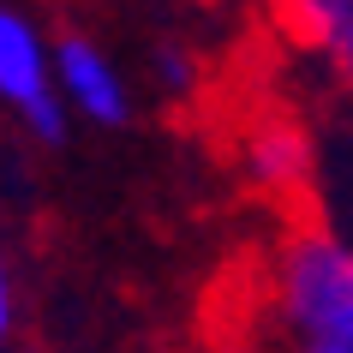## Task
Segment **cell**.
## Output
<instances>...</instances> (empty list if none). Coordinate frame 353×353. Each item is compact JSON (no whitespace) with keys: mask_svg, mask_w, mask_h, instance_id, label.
<instances>
[{"mask_svg":"<svg viewBox=\"0 0 353 353\" xmlns=\"http://www.w3.org/2000/svg\"><path fill=\"white\" fill-rule=\"evenodd\" d=\"M270 299L299 347L305 341L353 347V245H341L317 222H294L270 252Z\"/></svg>","mask_w":353,"mask_h":353,"instance_id":"6da1fadb","label":"cell"},{"mask_svg":"<svg viewBox=\"0 0 353 353\" xmlns=\"http://www.w3.org/2000/svg\"><path fill=\"white\" fill-rule=\"evenodd\" d=\"M0 102L30 126V138L42 144L66 138L72 108L54 84V42H42V30L12 6H0Z\"/></svg>","mask_w":353,"mask_h":353,"instance_id":"7a4b0ae2","label":"cell"},{"mask_svg":"<svg viewBox=\"0 0 353 353\" xmlns=\"http://www.w3.org/2000/svg\"><path fill=\"white\" fill-rule=\"evenodd\" d=\"M234 156H240V174L270 204H299L312 192V138H305V126L294 114L270 108L258 120H245Z\"/></svg>","mask_w":353,"mask_h":353,"instance_id":"3957f363","label":"cell"},{"mask_svg":"<svg viewBox=\"0 0 353 353\" xmlns=\"http://www.w3.org/2000/svg\"><path fill=\"white\" fill-rule=\"evenodd\" d=\"M54 84L66 96V108L78 120H90V126H120L132 114L126 78L114 72V60L90 37H60L54 42Z\"/></svg>","mask_w":353,"mask_h":353,"instance_id":"277c9868","label":"cell"},{"mask_svg":"<svg viewBox=\"0 0 353 353\" xmlns=\"http://www.w3.org/2000/svg\"><path fill=\"white\" fill-rule=\"evenodd\" d=\"M276 24L335 66L353 90V0H276Z\"/></svg>","mask_w":353,"mask_h":353,"instance_id":"5b68a950","label":"cell"},{"mask_svg":"<svg viewBox=\"0 0 353 353\" xmlns=\"http://www.w3.org/2000/svg\"><path fill=\"white\" fill-rule=\"evenodd\" d=\"M156 78L168 84V96H192L198 90V66H192V54H180V48H162V54H156Z\"/></svg>","mask_w":353,"mask_h":353,"instance_id":"8992f818","label":"cell"},{"mask_svg":"<svg viewBox=\"0 0 353 353\" xmlns=\"http://www.w3.org/2000/svg\"><path fill=\"white\" fill-rule=\"evenodd\" d=\"M12 335V276H6V258H0V341Z\"/></svg>","mask_w":353,"mask_h":353,"instance_id":"52a82bcc","label":"cell"},{"mask_svg":"<svg viewBox=\"0 0 353 353\" xmlns=\"http://www.w3.org/2000/svg\"><path fill=\"white\" fill-rule=\"evenodd\" d=\"M216 353H270V347H263V341H245V335H228Z\"/></svg>","mask_w":353,"mask_h":353,"instance_id":"ba28073f","label":"cell"},{"mask_svg":"<svg viewBox=\"0 0 353 353\" xmlns=\"http://www.w3.org/2000/svg\"><path fill=\"white\" fill-rule=\"evenodd\" d=\"M299 353H353V347H341V341H305Z\"/></svg>","mask_w":353,"mask_h":353,"instance_id":"9c48e42d","label":"cell"}]
</instances>
